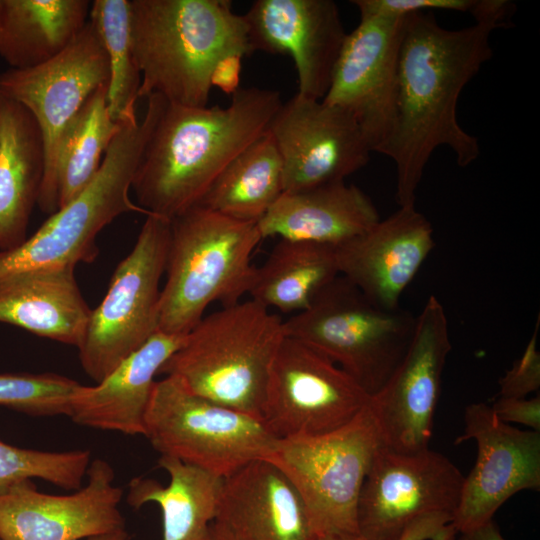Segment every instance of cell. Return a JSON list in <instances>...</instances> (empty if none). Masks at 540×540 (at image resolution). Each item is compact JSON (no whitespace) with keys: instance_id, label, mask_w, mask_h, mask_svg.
Masks as SVG:
<instances>
[{"instance_id":"cell-16","label":"cell","mask_w":540,"mask_h":540,"mask_svg":"<svg viewBox=\"0 0 540 540\" xmlns=\"http://www.w3.org/2000/svg\"><path fill=\"white\" fill-rule=\"evenodd\" d=\"M463 433L455 443L473 439L477 457L464 477L452 526L458 533L493 520L498 509L523 490L540 489V432L520 430L500 421L490 405L464 409Z\"/></svg>"},{"instance_id":"cell-8","label":"cell","mask_w":540,"mask_h":540,"mask_svg":"<svg viewBox=\"0 0 540 540\" xmlns=\"http://www.w3.org/2000/svg\"><path fill=\"white\" fill-rule=\"evenodd\" d=\"M143 435L160 456L222 479L268 459L278 441L261 418L195 394L173 376L156 381Z\"/></svg>"},{"instance_id":"cell-28","label":"cell","mask_w":540,"mask_h":540,"mask_svg":"<svg viewBox=\"0 0 540 540\" xmlns=\"http://www.w3.org/2000/svg\"><path fill=\"white\" fill-rule=\"evenodd\" d=\"M339 275L335 246L280 239L255 267L248 294L268 309L298 313Z\"/></svg>"},{"instance_id":"cell-1","label":"cell","mask_w":540,"mask_h":540,"mask_svg":"<svg viewBox=\"0 0 540 540\" xmlns=\"http://www.w3.org/2000/svg\"><path fill=\"white\" fill-rule=\"evenodd\" d=\"M514 4L506 0H477L475 23L446 29L431 11L405 16L397 73L395 115L381 154L396 166V201L414 206L424 169L440 146L452 150L466 167L480 155L478 139L457 119L464 87L491 59V34L505 27Z\"/></svg>"},{"instance_id":"cell-3","label":"cell","mask_w":540,"mask_h":540,"mask_svg":"<svg viewBox=\"0 0 540 540\" xmlns=\"http://www.w3.org/2000/svg\"><path fill=\"white\" fill-rule=\"evenodd\" d=\"M130 33L138 98L158 94L184 107L207 106L219 60L251 54L244 17L229 0H130Z\"/></svg>"},{"instance_id":"cell-31","label":"cell","mask_w":540,"mask_h":540,"mask_svg":"<svg viewBox=\"0 0 540 540\" xmlns=\"http://www.w3.org/2000/svg\"><path fill=\"white\" fill-rule=\"evenodd\" d=\"M88 20L95 27L108 58L107 105L110 118L115 122L134 118L141 74L132 49L130 0H94Z\"/></svg>"},{"instance_id":"cell-36","label":"cell","mask_w":540,"mask_h":540,"mask_svg":"<svg viewBox=\"0 0 540 540\" xmlns=\"http://www.w3.org/2000/svg\"><path fill=\"white\" fill-rule=\"evenodd\" d=\"M490 407L500 421L522 424L540 432L539 394L530 399L499 396Z\"/></svg>"},{"instance_id":"cell-22","label":"cell","mask_w":540,"mask_h":540,"mask_svg":"<svg viewBox=\"0 0 540 540\" xmlns=\"http://www.w3.org/2000/svg\"><path fill=\"white\" fill-rule=\"evenodd\" d=\"M185 337L158 330L96 385L80 384L71 397L67 416L81 426L143 435L155 376Z\"/></svg>"},{"instance_id":"cell-27","label":"cell","mask_w":540,"mask_h":540,"mask_svg":"<svg viewBox=\"0 0 540 540\" xmlns=\"http://www.w3.org/2000/svg\"><path fill=\"white\" fill-rule=\"evenodd\" d=\"M158 464L169 475L168 485L134 478L128 504L136 509L147 503L160 507L162 540H208L224 479L168 457L160 456Z\"/></svg>"},{"instance_id":"cell-9","label":"cell","mask_w":540,"mask_h":540,"mask_svg":"<svg viewBox=\"0 0 540 540\" xmlns=\"http://www.w3.org/2000/svg\"><path fill=\"white\" fill-rule=\"evenodd\" d=\"M381 444L368 404L352 421L329 433L278 439L267 460L295 486L317 535L359 534V496Z\"/></svg>"},{"instance_id":"cell-5","label":"cell","mask_w":540,"mask_h":540,"mask_svg":"<svg viewBox=\"0 0 540 540\" xmlns=\"http://www.w3.org/2000/svg\"><path fill=\"white\" fill-rule=\"evenodd\" d=\"M284 336L278 315L253 299L239 301L204 316L159 374L261 418L270 368Z\"/></svg>"},{"instance_id":"cell-30","label":"cell","mask_w":540,"mask_h":540,"mask_svg":"<svg viewBox=\"0 0 540 540\" xmlns=\"http://www.w3.org/2000/svg\"><path fill=\"white\" fill-rule=\"evenodd\" d=\"M107 87L89 97L60 139L54 163L58 209L91 183L119 131L120 122L113 121L108 112Z\"/></svg>"},{"instance_id":"cell-42","label":"cell","mask_w":540,"mask_h":540,"mask_svg":"<svg viewBox=\"0 0 540 540\" xmlns=\"http://www.w3.org/2000/svg\"><path fill=\"white\" fill-rule=\"evenodd\" d=\"M1 540V539H0Z\"/></svg>"},{"instance_id":"cell-34","label":"cell","mask_w":540,"mask_h":540,"mask_svg":"<svg viewBox=\"0 0 540 540\" xmlns=\"http://www.w3.org/2000/svg\"><path fill=\"white\" fill-rule=\"evenodd\" d=\"M540 317L537 316L534 331L522 355L499 380V396L526 398L539 391L540 387V352L537 349V338Z\"/></svg>"},{"instance_id":"cell-24","label":"cell","mask_w":540,"mask_h":540,"mask_svg":"<svg viewBox=\"0 0 540 540\" xmlns=\"http://www.w3.org/2000/svg\"><path fill=\"white\" fill-rule=\"evenodd\" d=\"M380 220L374 203L345 181L283 192L257 223L263 239L307 241L338 246Z\"/></svg>"},{"instance_id":"cell-38","label":"cell","mask_w":540,"mask_h":540,"mask_svg":"<svg viewBox=\"0 0 540 540\" xmlns=\"http://www.w3.org/2000/svg\"><path fill=\"white\" fill-rule=\"evenodd\" d=\"M242 58L241 55L233 54L219 60L211 74V86L232 96L240 88Z\"/></svg>"},{"instance_id":"cell-39","label":"cell","mask_w":540,"mask_h":540,"mask_svg":"<svg viewBox=\"0 0 540 540\" xmlns=\"http://www.w3.org/2000/svg\"><path fill=\"white\" fill-rule=\"evenodd\" d=\"M457 535V540H505L494 520Z\"/></svg>"},{"instance_id":"cell-37","label":"cell","mask_w":540,"mask_h":540,"mask_svg":"<svg viewBox=\"0 0 540 540\" xmlns=\"http://www.w3.org/2000/svg\"><path fill=\"white\" fill-rule=\"evenodd\" d=\"M456 536L451 519L431 516L412 524L399 540H456Z\"/></svg>"},{"instance_id":"cell-20","label":"cell","mask_w":540,"mask_h":540,"mask_svg":"<svg viewBox=\"0 0 540 540\" xmlns=\"http://www.w3.org/2000/svg\"><path fill=\"white\" fill-rule=\"evenodd\" d=\"M434 246L433 227L414 205L400 206L335 251L339 274L373 304L394 311Z\"/></svg>"},{"instance_id":"cell-11","label":"cell","mask_w":540,"mask_h":540,"mask_svg":"<svg viewBox=\"0 0 540 540\" xmlns=\"http://www.w3.org/2000/svg\"><path fill=\"white\" fill-rule=\"evenodd\" d=\"M103 43L88 20L74 40L50 60L28 69L0 73V91L24 106L36 120L44 143L45 169L37 205L58 210L54 163L63 132L89 97L109 82Z\"/></svg>"},{"instance_id":"cell-7","label":"cell","mask_w":540,"mask_h":540,"mask_svg":"<svg viewBox=\"0 0 540 540\" xmlns=\"http://www.w3.org/2000/svg\"><path fill=\"white\" fill-rule=\"evenodd\" d=\"M415 320L401 308L376 306L339 275L308 308L283 321V330L331 360L373 396L405 355Z\"/></svg>"},{"instance_id":"cell-18","label":"cell","mask_w":540,"mask_h":540,"mask_svg":"<svg viewBox=\"0 0 540 540\" xmlns=\"http://www.w3.org/2000/svg\"><path fill=\"white\" fill-rule=\"evenodd\" d=\"M87 484L68 495L40 492L32 480L0 491L1 540H80L125 528L111 465L95 459Z\"/></svg>"},{"instance_id":"cell-4","label":"cell","mask_w":540,"mask_h":540,"mask_svg":"<svg viewBox=\"0 0 540 540\" xmlns=\"http://www.w3.org/2000/svg\"><path fill=\"white\" fill-rule=\"evenodd\" d=\"M262 240L257 223L199 204L174 217L158 330L187 335L212 303L239 302L250 290L255 272L250 260Z\"/></svg>"},{"instance_id":"cell-6","label":"cell","mask_w":540,"mask_h":540,"mask_svg":"<svg viewBox=\"0 0 540 540\" xmlns=\"http://www.w3.org/2000/svg\"><path fill=\"white\" fill-rule=\"evenodd\" d=\"M153 94L147 98L143 119L120 122L100 169L91 183L55 213L17 248L0 251V278L12 273L91 263L99 254L98 233L128 212L148 213L129 197L143 148L165 104Z\"/></svg>"},{"instance_id":"cell-33","label":"cell","mask_w":540,"mask_h":540,"mask_svg":"<svg viewBox=\"0 0 540 540\" xmlns=\"http://www.w3.org/2000/svg\"><path fill=\"white\" fill-rule=\"evenodd\" d=\"M79 385L54 373H0V406L31 416H67Z\"/></svg>"},{"instance_id":"cell-25","label":"cell","mask_w":540,"mask_h":540,"mask_svg":"<svg viewBox=\"0 0 540 540\" xmlns=\"http://www.w3.org/2000/svg\"><path fill=\"white\" fill-rule=\"evenodd\" d=\"M44 143L31 113L0 91V251L22 245L38 203Z\"/></svg>"},{"instance_id":"cell-26","label":"cell","mask_w":540,"mask_h":540,"mask_svg":"<svg viewBox=\"0 0 540 540\" xmlns=\"http://www.w3.org/2000/svg\"><path fill=\"white\" fill-rule=\"evenodd\" d=\"M88 0H0V58L38 66L64 50L88 21Z\"/></svg>"},{"instance_id":"cell-19","label":"cell","mask_w":540,"mask_h":540,"mask_svg":"<svg viewBox=\"0 0 540 540\" xmlns=\"http://www.w3.org/2000/svg\"><path fill=\"white\" fill-rule=\"evenodd\" d=\"M251 53L289 55L300 96L322 100L346 39L332 0H257L243 15Z\"/></svg>"},{"instance_id":"cell-17","label":"cell","mask_w":540,"mask_h":540,"mask_svg":"<svg viewBox=\"0 0 540 540\" xmlns=\"http://www.w3.org/2000/svg\"><path fill=\"white\" fill-rule=\"evenodd\" d=\"M404 17L360 16L347 34L323 101L349 111L371 152H382L394 123Z\"/></svg>"},{"instance_id":"cell-21","label":"cell","mask_w":540,"mask_h":540,"mask_svg":"<svg viewBox=\"0 0 540 540\" xmlns=\"http://www.w3.org/2000/svg\"><path fill=\"white\" fill-rule=\"evenodd\" d=\"M305 503L271 461H252L223 480L208 540H315Z\"/></svg>"},{"instance_id":"cell-10","label":"cell","mask_w":540,"mask_h":540,"mask_svg":"<svg viewBox=\"0 0 540 540\" xmlns=\"http://www.w3.org/2000/svg\"><path fill=\"white\" fill-rule=\"evenodd\" d=\"M169 241L170 221L147 215L133 249L117 265L105 297L91 311L78 350L83 370L96 383L158 331Z\"/></svg>"},{"instance_id":"cell-14","label":"cell","mask_w":540,"mask_h":540,"mask_svg":"<svg viewBox=\"0 0 540 540\" xmlns=\"http://www.w3.org/2000/svg\"><path fill=\"white\" fill-rule=\"evenodd\" d=\"M448 317L430 295L416 316L408 349L384 386L370 398L382 445L400 453L429 448L442 375L451 351Z\"/></svg>"},{"instance_id":"cell-12","label":"cell","mask_w":540,"mask_h":540,"mask_svg":"<svg viewBox=\"0 0 540 540\" xmlns=\"http://www.w3.org/2000/svg\"><path fill=\"white\" fill-rule=\"evenodd\" d=\"M370 398L331 360L284 336L270 368L261 419L278 439L316 436L352 421Z\"/></svg>"},{"instance_id":"cell-35","label":"cell","mask_w":540,"mask_h":540,"mask_svg":"<svg viewBox=\"0 0 540 540\" xmlns=\"http://www.w3.org/2000/svg\"><path fill=\"white\" fill-rule=\"evenodd\" d=\"M360 16L404 17L416 12L448 10L470 13L476 0H353Z\"/></svg>"},{"instance_id":"cell-15","label":"cell","mask_w":540,"mask_h":540,"mask_svg":"<svg viewBox=\"0 0 540 540\" xmlns=\"http://www.w3.org/2000/svg\"><path fill=\"white\" fill-rule=\"evenodd\" d=\"M267 132L283 162L284 192L344 181L372 153L349 111L299 94L282 102Z\"/></svg>"},{"instance_id":"cell-40","label":"cell","mask_w":540,"mask_h":540,"mask_svg":"<svg viewBox=\"0 0 540 540\" xmlns=\"http://www.w3.org/2000/svg\"><path fill=\"white\" fill-rule=\"evenodd\" d=\"M128 538L129 535L127 531L125 530V528H122L107 534L88 538L87 540H128Z\"/></svg>"},{"instance_id":"cell-29","label":"cell","mask_w":540,"mask_h":540,"mask_svg":"<svg viewBox=\"0 0 540 540\" xmlns=\"http://www.w3.org/2000/svg\"><path fill=\"white\" fill-rule=\"evenodd\" d=\"M283 192V162L266 132L224 168L197 204L258 223Z\"/></svg>"},{"instance_id":"cell-41","label":"cell","mask_w":540,"mask_h":540,"mask_svg":"<svg viewBox=\"0 0 540 540\" xmlns=\"http://www.w3.org/2000/svg\"><path fill=\"white\" fill-rule=\"evenodd\" d=\"M315 540H364L359 534H322Z\"/></svg>"},{"instance_id":"cell-13","label":"cell","mask_w":540,"mask_h":540,"mask_svg":"<svg viewBox=\"0 0 540 540\" xmlns=\"http://www.w3.org/2000/svg\"><path fill=\"white\" fill-rule=\"evenodd\" d=\"M463 482L459 468L430 447L400 453L381 444L360 492L358 533L364 540H399L420 519L453 521Z\"/></svg>"},{"instance_id":"cell-23","label":"cell","mask_w":540,"mask_h":540,"mask_svg":"<svg viewBox=\"0 0 540 540\" xmlns=\"http://www.w3.org/2000/svg\"><path fill=\"white\" fill-rule=\"evenodd\" d=\"M91 309L75 266L38 268L0 278V322L75 346L83 343Z\"/></svg>"},{"instance_id":"cell-32","label":"cell","mask_w":540,"mask_h":540,"mask_svg":"<svg viewBox=\"0 0 540 540\" xmlns=\"http://www.w3.org/2000/svg\"><path fill=\"white\" fill-rule=\"evenodd\" d=\"M87 450L41 451L10 445L0 439V491L35 478L78 490L91 462Z\"/></svg>"},{"instance_id":"cell-2","label":"cell","mask_w":540,"mask_h":540,"mask_svg":"<svg viewBox=\"0 0 540 540\" xmlns=\"http://www.w3.org/2000/svg\"><path fill=\"white\" fill-rule=\"evenodd\" d=\"M282 104L276 90L239 88L226 107L165 102L131 189L148 215L171 221L199 203L224 168L268 131Z\"/></svg>"}]
</instances>
